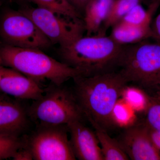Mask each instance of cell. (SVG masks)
I'll return each instance as SVG.
<instances>
[{
  "label": "cell",
  "instance_id": "10",
  "mask_svg": "<svg viewBox=\"0 0 160 160\" xmlns=\"http://www.w3.org/2000/svg\"><path fill=\"white\" fill-rule=\"evenodd\" d=\"M21 101L0 93V136L20 138L28 129V107Z\"/></svg>",
  "mask_w": 160,
  "mask_h": 160
},
{
  "label": "cell",
  "instance_id": "23",
  "mask_svg": "<svg viewBox=\"0 0 160 160\" xmlns=\"http://www.w3.org/2000/svg\"><path fill=\"white\" fill-rule=\"evenodd\" d=\"M77 11L82 16L87 4L91 0H67Z\"/></svg>",
  "mask_w": 160,
  "mask_h": 160
},
{
  "label": "cell",
  "instance_id": "3",
  "mask_svg": "<svg viewBox=\"0 0 160 160\" xmlns=\"http://www.w3.org/2000/svg\"><path fill=\"white\" fill-rule=\"evenodd\" d=\"M0 64L18 71L41 85L48 80L57 85L78 76L81 72L33 48H21L0 41Z\"/></svg>",
  "mask_w": 160,
  "mask_h": 160
},
{
  "label": "cell",
  "instance_id": "16",
  "mask_svg": "<svg viewBox=\"0 0 160 160\" xmlns=\"http://www.w3.org/2000/svg\"><path fill=\"white\" fill-rule=\"evenodd\" d=\"M95 132L99 142L104 160H129L116 139L110 137L104 130L96 129Z\"/></svg>",
  "mask_w": 160,
  "mask_h": 160
},
{
  "label": "cell",
  "instance_id": "7",
  "mask_svg": "<svg viewBox=\"0 0 160 160\" xmlns=\"http://www.w3.org/2000/svg\"><path fill=\"white\" fill-rule=\"evenodd\" d=\"M1 42L21 48L43 50L52 43L34 22L20 10H6L0 19Z\"/></svg>",
  "mask_w": 160,
  "mask_h": 160
},
{
  "label": "cell",
  "instance_id": "11",
  "mask_svg": "<svg viewBox=\"0 0 160 160\" xmlns=\"http://www.w3.org/2000/svg\"><path fill=\"white\" fill-rule=\"evenodd\" d=\"M45 88L18 71L0 64V93L22 100L38 99Z\"/></svg>",
  "mask_w": 160,
  "mask_h": 160
},
{
  "label": "cell",
  "instance_id": "6",
  "mask_svg": "<svg viewBox=\"0 0 160 160\" xmlns=\"http://www.w3.org/2000/svg\"><path fill=\"white\" fill-rule=\"evenodd\" d=\"M68 132L67 125L39 124L31 134L23 137L24 146L34 160H76Z\"/></svg>",
  "mask_w": 160,
  "mask_h": 160
},
{
  "label": "cell",
  "instance_id": "28",
  "mask_svg": "<svg viewBox=\"0 0 160 160\" xmlns=\"http://www.w3.org/2000/svg\"><path fill=\"white\" fill-rule=\"evenodd\" d=\"M160 2V0H159Z\"/></svg>",
  "mask_w": 160,
  "mask_h": 160
},
{
  "label": "cell",
  "instance_id": "12",
  "mask_svg": "<svg viewBox=\"0 0 160 160\" xmlns=\"http://www.w3.org/2000/svg\"><path fill=\"white\" fill-rule=\"evenodd\" d=\"M70 144L76 158L80 160H104L95 132L77 120L67 125Z\"/></svg>",
  "mask_w": 160,
  "mask_h": 160
},
{
  "label": "cell",
  "instance_id": "4",
  "mask_svg": "<svg viewBox=\"0 0 160 160\" xmlns=\"http://www.w3.org/2000/svg\"><path fill=\"white\" fill-rule=\"evenodd\" d=\"M119 71L128 83L158 89L160 83V44L146 40L124 46Z\"/></svg>",
  "mask_w": 160,
  "mask_h": 160
},
{
  "label": "cell",
  "instance_id": "29",
  "mask_svg": "<svg viewBox=\"0 0 160 160\" xmlns=\"http://www.w3.org/2000/svg\"></svg>",
  "mask_w": 160,
  "mask_h": 160
},
{
  "label": "cell",
  "instance_id": "9",
  "mask_svg": "<svg viewBox=\"0 0 160 160\" xmlns=\"http://www.w3.org/2000/svg\"><path fill=\"white\" fill-rule=\"evenodd\" d=\"M116 139L129 159L160 160V152L151 139L145 120L125 128Z\"/></svg>",
  "mask_w": 160,
  "mask_h": 160
},
{
  "label": "cell",
  "instance_id": "17",
  "mask_svg": "<svg viewBox=\"0 0 160 160\" xmlns=\"http://www.w3.org/2000/svg\"><path fill=\"white\" fill-rule=\"evenodd\" d=\"M152 97L139 87L127 85L122 92V99L136 112H146Z\"/></svg>",
  "mask_w": 160,
  "mask_h": 160
},
{
  "label": "cell",
  "instance_id": "13",
  "mask_svg": "<svg viewBox=\"0 0 160 160\" xmlns=\"http://www.w3.org/2000/svg\"><path fill=\"white\" fill-rule=\"evenodd\" d=\"M151 24L133 25L119 22L112 27L110 36L123 46L135 44L152 38Z\"/></svg>",
  "mask_w": 160,
  "mask_h": 160
},
{
  "label": "cell",
  "instance_id": "18",
  "mask_svg": "<svg viewBox=\"0 0 160 160\" xmlns=\"http://www.w3.org/2000/svg\"><path fill=\"white\" fill-rule=\"evenodd\" d=\"M38 7L49 9L57 14L74 20H82V16L67 0H28Z\"/></svg>",
  "mask_w": 160,
  "mask_h": 160
},
{
  "label": "cell",
  "instance_id": "19",
  "mask_svg": "<svg viewBox=\"0 0 160 160\" xmlns=\"http://www.w3.org/2000/svg\"><path fill=\"white\" fill-rule=\"evenodd\" d=\"M115 126L126 128L137 122L136 112L122 98L115 105L112 113Z\"/></svg>",
  "mask_w": 160,
  "mask_h": 160
},
{
  "label": "cell",
  "instance_id": "24",
  "mask_svg": "<svg viewBox=\"0 0 160 160\" xmlns=\"http://www.w3.org/2000/svg\"><path fill=\"white\" fill-rule=\"evenodd\" d=\"M152 38L160 44V12L151 24Z\"/></svg>",
  "mask_w": 160,
  "mask_h": 160
},
{
  "label": "cell",
  "instance_id": "14",
  "mask_svg": "<svg viewBox=\"0 0 160 160\" xmlns=\"http://www.w3.org/2000/svg\"><path fill=\"white\" fill-rule=\"evenodd\" d=\"M113 0H91L83 15L86 36L97 35L105 22Z\"/></svg>",
  "mask_w": 160,
  "mask_h": 160
},
{
  "label": "cell",
  "instance_id": "5",
  "mask_svg": "<svg viewBox=\"0 0 160 160\" xmlns=\"http://www.w3.org/2000/svg\"><path fill=\"white\" fill-rule=\"evenodd\" d=\"M30 119L38 124L67 125L84 118L73 90L50 83L42 97L28 107Z\"/></svg>",
  "mask_w": 160,
  "mask_h": 160
},
{
  "label": "cell",
  "instance_id": "25",
  "mask_svg": "<svg viewBox=\"0 0 160 160\" xmlns=\"http://www.w3.org/2000/svg\"><path fill=\"white\" fill-rule=\"evenodd\" d=\"M149 127V132L151 139L158 151L160 152V131Z\"/></svg>",
  "mask_w": 160,
  "mask_h": 160
},
{
  "label": "cell",
  "instance_id": "15",
  "mask_svg": "<svg viewBox=\"0 0 160 160\" xmlns=\"http://www.w3.org/2000/svg\"><path fill=\"white\" fill-rule=\"evenodd\" d=\"M145 0H113L109 14L97 35H106L107 30L112 27L135 6Z\"/></svg>",
  "mask_w": 160,
  "mask_h": 160
},
{
  "label": "cell",
  "instance_id": "26",
  "mask_svg": "<svg viewBox=\"0 0 160 160\" xmlns=\"http://www.w3.org/2000/svg\"><path fill=\"white\" fill-rule=\"evenodd\" d=\"M159 91L157 92V94L155 96L156 97L158 98L159 99H160V83L159 84Z\"/></svg>",
  "mask_w": 160,
  "mask_h": 160
},
{
  "label": "cell",
  "instance_id": "27",
  "mask_svg": "<svg viewBox=\"0 0 160 160\" xmlns=\"http://www.w3.org/2000/svg\"><path fill=\"white\" fill-rule=\"evenodd\" d=\"M12 1H17V0H12Z\"/></svg>",
  "mask_w": 160,
  "mask_h": 160
},
{
  "label": "cell",
  "instance_id": "2",
  "mask_svg": "<svg viewBox=\"0 0 160 160\" xmlns=\"http://www.w3.org/2000/svg\"><path fill=\"white\" fill-rule=\"evenodd\" d=\"M124 46L110 36H86L60 48V57L62 62L89 76L116 71Z\"/></svg>",
  "mask_w": 160,
  "mask_h": 160
},
{
  "label": "cell",
  "instance_id": "8",
  "mask_svg": "<svg viewBox=\"0 0 160 160\" xmlns=\"http://www.w3.org/2000/svg\"><path fill=\"white\" fill-rule=\"evenodd\" d=\"M36 24L52 44L66 47L83 36L85 31L82 20H74L38 7L20 10Z\"/></svg>",
  "mask_w": 160,
  "mask_h": 160
},
{
  "label": "cell",
  "instance_id": "1",
  "mask_svg": "<svg viewBox=\"0 0 160 160\" xmlns=\"http://www.w3.org/2000/svg\"><path fill=\"white\" fill-rule=\"evenodd\" d=\"M73 91L84 118L95 129L106 132L115 127L112 109L128 82L119 71L73 78Z\"/></svg>",
  "mask_w": 160,
  "mask_h": 160
},
{
  "label": "cell",
  "instance_id": "21",
  "mask_svg": "<svg viewBox=\"0 0 160 160\" xmlns=\"http://www.w3.org/2000/svg\"><path fill=\"white\" fill-rule=\"evenodd\" d=\"M146 124L152 129L160 131V99L152 97L151 102L146 112Z\"/></svg>",
  "mask_w": 160,
  "mask_h": 160
},
{
  "label": "cell",
  "instance_id": "20",
  "mask_svg": "<svg viewBox=\"0 0 160 160\" xmlns=\"http://www.w3.org/2000/svg\"><path fill=\"white\" fill-rule=\"evenodd\" d=\"M24 146L23 137L0 136V160L12 158L15 153Z\"/></svg>",
  "mask_w": 160,
  "mask_h": 160
},
{
  "label": "cell",
  "instance_id": "22",
  "mask_svg": "<svg viewBox=\"0 0 160 160\" xmlns=\"http://www.w3.org/2000/svg\"><path fill=\"white\" fill-rule=\"evenodd\" d=\"M12 158L14 160H33L31 152L24 146L16 152Z\"/></svg>",
  "mask_w": 160,
  "mask_h": 160
}]
</instances>
